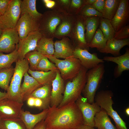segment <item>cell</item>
<instances>
[{
  "instance_id": "obj_50",
  "label": "cell",
  "mask_w": 129,
  "mask_h": 129,
  "mask_svg": "<svg viewBox=\"0 0 129 129\" xmlns=\"http://www.w3.org/2000/svg\"><path fill=\"white\" fill-rule=\"evenodd\" d=\"M96 1V0H84V5H92Z\"/></svg>"
},
{
  "instance_id": "obj_39",
  "label": "cell",
  "mask_w": 129,
  "mask_h": 129,
  "mask_svg": "<svg viewBox=\"0 0 129 129\" xmlns=\"http://www.w3.org/2000/svg\"><path fill=\"white\" fill-rule=\"evenodd\" d=\"M57 69L55 64L50 61L48 58L44 55L37 65L36 70L47 72Z\"/></svg>"
},
{
  "instance_id": "obj_41",
  "label": "cell",
  "mask_w": 129,
  "mask_h": 129,
  "mask_svg": "<svg viewBox=\"0 0 129 129\" xmlns=\"http://www.w3.org/2000/svg\"><path fill=\"white\" fill-rule=\"evenodd\" d=\"M84 5V0H70L68 13L78 15Z\"/></svg>"
},
{
  "instance_id": "obj_55",
  "label": "cell",
  "mask_w": 129,
  "mask_h": 129,
  "mask_svg": "<svg viewBox=\"0 0 129 129\" xmlns=\"http://www.w3.org/2000/svg\"></svg>"
},
{
  "instance_id": "obj_5",
  "label": "cell",
  "mask_w": 129,
  "mask_h": 129,
  "mask_svg": "<svg viewBox=\"0 0 129 129\" xmlns=\"http://www.w3.org/2000/svg\"><path fill=\"white\" fill-rule=\"evenodd\" d=\"M46 56L54 63L64 81L72 80L78 74L83 67L79 60L73 56L61 60L53 55Z\"/></svg>"
},
{
  "instance_id": "obj_18",
  "label": "cell",
  "mask_w": 129,
  "mask_h": 129,
  "mask_svg": "<svg viewBox=\"0 0 129 129\" xmlns=\"http://www.w3.org/2000/svg\"><path fill=\"white\" fill-rule=\"evenodd\" d=\"M76 15L63 13L61 21L57 27L54 37L61 39L68 37L74 25Z\"/></svg>"
},
{
  "instance_id": "obj_26",
  "label": "cell",
  "mask_w": 129,
  "mask_h": 129,
  "mask_svg": "<svg viewBox=\"0 0 129 129\" xmlns=\"http://www.w3.org/2000/svg\"><path fill=\"white\" fill-rule=\"evenodd\" d=\"M54 38L42 37L38 41L35 50L44 55H53L54 52Z\"/></svg>"
},
{
  "instance_id": "obj_52",
  "label": "cell",
  "mask_w": 129,
  "mask_h": 129,
  "mask_svg": "<svg viewBox=\"0 0 129 129\" xmlns=\"http://www.w3.org/2000/svg\"><path fill=\"white\" fill-rule=\"evenodd\" d=\"M3 30L0 27V38L3 32Z\"/></svg>"
},
{
  "instance_id": "obj_32",
  "label": "cell",
  "mask_w": 129,
  "mask_h": 129,
  "mask_svg": "<svg viewBox=\"0 0 129 129\" xmlns=\"http://www.w3.org/2000/svg\"><path fill=\"white\" fill-rule=\"evenodd\" d=\"M120 0H105L102 17L111 20L113 17L118 7Z\"/></svg>"
},
{
  "instance_id": "obj_14",
  "label": "cell",
  "mask_w": 129,
  "mask_h": 129,
  "mask_svg": "<svg viewBox=\"0 0 129 129\" xmlns=\"http://www.w3.org/2000/svg\"><path fill=\"white\" fill-rule=\"evenodd\" d=\"M129 20V0H120L118 7L110 20L115 32L127 25Z\"/></svg>"
},
{
  "instance_id": "obj_29",
  "label": "cell",
  "mask_w": 129,
  "mask_h": 129,
  "mask_svg": "<svg viewBox=\"0 0 129 129\" xmlns=\"http://www.w3.org/2000/svg\"><path fill=\"white\" fill-rule=\"evenodd\" d=\"M51 89L52 85L42 86L35 90L29 97L41 99L48 108L50 106Z\"/></svg>"
},
{
  "instance_id": "obj_46",
  "label": "cell",
  "mask_w": 129,
  "mask_h": 129,
  "mask_svg": "<svg viewBox=\"0 0 129 129\" xmlns=\"http://www.w3.org/2000/svg\"><path fill=\"white\" fill-rule=\"evenodd\" d=\"M33 129H48L44 119L42 120L34 126Z\"/></svg>"
},
{
  "instance_id": "obj_27",
  "label": "cell",
  "mask_w": 129,
  "mask_h": 129,
  "mask_svg": "<svg viewBox=\"0 0 129 129\" xmlns=\"http://www.w3.org/2000/svg\"><path fill=\"white\" fill-rule=\"evenodd\" d=\"M100 17L93 16L86 18V41L89 45L100 25Z\"/></svg>"
},
{
  "instance_id": "obj_35",
  "label": "cell",
  "mask_w": 129,
  "mask_h": 129,
  "mask_svg": "<svg viewBox=\"0 0 129 129\" xmlns=\"http://www.w3.org/2000/svg\"><path fill=\"white\" fill-rule=\"evenodd\" d=\"M107 41L100 29L98 28L89 43V48H96L99 51L105 47Z\"/></svg>"
},
{
  "instance_id": "obj_43",
  "label": "cell",
  "mask_w": 129,
  "mask_h": 129,
  "mask_svg": "<svg viewBox=\"0 0 129 129\" xmlns=\"http://www.w3.org/2000/svg\"><path fill=\"white\" fill-rule=\"evenodd\" d=\"M105 0H96L92 5L97 11L102 14L104 11Z\"/></svg>"
},
{
  "instance_id": "obj_34",
  "label": "cell",
  "mask_w": 129,
  "mask_h": 129,
  "mask_svg": "<svg viewBox=\"0 0 129 129\" xmlns=\"http://www.w3.org/2000/svg\"><path fill=\"white\" fill-rule=\"evenodd\" d=\"M99 28L108 40L114 38L115 31L110 20L102 17L100 18Z\"/></svg>"
},
{
  "instance_id": "obj_36",
  "label": "cell",
  "mask_w": 129,
  "mask_h": 129,
  "mask_svg": "<svg viewBox=\"0 0 129 129\" xmlns=\"http://www.w3.org/2000/svg\"><path fill=\"white\" fill-rule=\"evenodd\" d=\"M0 129H26L20 118L16 119H0Z\"/></svg>"
},
{
  "instance_id": "obj_8",
  "label": "cell",
  "mask_w": 129,
  "mask_h": 129,
  "mask_svg": "<svg viewBox=\"0 0 129 129\" xmlns=\"http://www.w3.org/2000/svg\"><path fill=\"white\" fill-rule=\"evenodd\" d=\"M21 0H11L5 13L0 16V27L3 30L15 28L21 16Z\"/></svg>"
},
{
  "instance_id": "obj_23",
  "label": "cell",
  "mask_w": 129,
  "mask_h": 129,
  "mask_svg": "<svg viewBox=\"0 0 129 129\" xmlns=\"http://www.w3.org/2000/svg\"><path fill=\"white\" fill-rule=\"evenodd\" d=\"M58 68L56 70L47 72L41 71H33L29 69L27 72L33 78L42 86L52 85L53 81L55 79L56 75Z\"/></svg>"
},
{
  "instance_id": "obj_6",
  "label": "cell",
  "mask_w": 129,
  "mask_h": 129,
  "mask_svg": "<svg viewBox=\"0 0 129 129\" xmlns=\"http://www.w3.org/2000/svg\"><path fill=\"white\" fill-rule=\"evenodd\" d=\"M63 13L52 10L44 12L39 22L38 31L43 37L54 38L56 29L60 22Z\"/></svg>"
},
{
  "instance_id": "obj_40",
  "label": "cell",
  "mask_w": 129,
  "mask_h": 129,
  "mask_svg": "<svg viewBox=\"0 0 129 129\" xmlns=\"http://www.w3.org/2000/svg\"><path fill=\"white\" fill-rule=\"evenodd\" d=\"M55 4L52 10L61 13H68L70 0H54Z\"/></svg>"
},
{
  "instance_id": "obj_28",
  "label": "cell",
  "mask_w": 129,
  "mask_h": 129,
  "mask_svg": "<svg viewBox=\"0 0 129 129\" xmlns=\"http://www.w3.org/2000/svg\"><path fill=\"white\" fill-rule=\"evenodd\" d=\"M16 62L12 77L16 84L21 86L22 78L29 69V63L25 58L22 59H18Z\"/></svg>"
},
{
  "instance_id": "obj_13",
  "label": "cell",
  "mask_w": 129,
  "mask_h": 129,
  "mask_svg": "<svg viewBox=\"0 0 129 129\" xmlns=\"http://www.w3.org/2000/svg\"><path fill=\"white\" fill-rule=\"evenodd\" d=\"M19 40L15 29L3 30L0 38V52L10 53L16 48Z\"/></svg>"
},
{
  "instance_id": "obj_56",
  "label": "cell",
  "mask_w": 129,
  "mask_h": 129,
  "mask_svg": "<svg viewBox=\"0 0 129 129\" xmlns=\"http://www.w3.org/2000/svg\"></svg>"
},
{
  "instance_id": "obj_10",
  "label": "cell",
  "mask_w": 129,
  "mask_h": 129,
  "mask_svg": "<svg viewBox=\"0 0 129 129\" xmlns=\"http://www.w3.org/2000/svg\"><path fill=\"white\" fill-rule=\"evenodd\" d=\"M39 22L27 13L21 15L15 28L19 40L25 38L31 32L38 30Z\"/></svg>"
},
{
  "instance_id": "obj_45",
  "label": "cell",
  "mask_w": 129,
  "mask_h": 129,
  "mask_svg": "<svg viewBox=\"0 0 129 129\" xmlns=\"http://www.w3.org/2000/svg\"><path fill=\"white\" fill-rule=\"evenodd\" d=\"M45 7L47 8L52 9L55 5V3L54 0H42Z\"/></svg>"
},
{
  "instance_id": "obj_20",
  "label": "cell",
  "mask_w": 129,
  "mask_h": 129,
  "mask_svg": "<svg viewBox=\"0 0 129 129\" xmlns=\"http://www.w3.org/2000/svg\"><path fill=\"white\" fill-rule=\"evenodd\" d=\"M48 109L43 110L41 113L34 114L27 111L22 109L19 118L24 124L26 129H33L38 123L44 119L47 114Z\"/></svg>"
},
{
  "instance_id": "obj_12",
  "label": "cell",
  "mask_w": 129,
  "mask_h": 129,
  "mask_svg": "<svg viewBox=\"0 0 129 129\" xmlns=\"http://www.w3.org/2000/svg\"><path fill=\"white\" fill-rule=\"evenodd\" d=\"M42 37L38 30L31 32L25 38L19 40L17 46L18 59H24L27 53L35 50L38 41Z\"/></svg>"
},
{
  "instance_id": "obj_25",
  "label": "cell",
  "mask_w": 129,
  "mask_h": 129,
  "mask_svg": "<svg viewBox=\"0 0 129 129\" xmlns=\"http://www.w3.org/2000/svg\"><path fill=\"white\" fill-rule=\"evenodd\" d=\"M36 1V0H22L20 4L21 15L26 12L33 19L40 21L43 14L39 13L37 10Z\"/></svg>"
},
{
  "instance_id": "obj_11",
  "label": "cell",
  "mask_w": 129,
  "mask_h": 129,
  "mask_svg": "<svg viewBox=\"0 0 129 129\" xmlns=\"http://www.w3.org/2000/svg\"><path fill=\"white\" fill-rule=\"evenodd\" d=\"M23 103H20L7 98L0 101V118L1 119L19 118Z\"/></svg>"
},
{
  "instance_id": "obj_31",
  "label": "cell",
  "mask_w": 129,
  "mask_h": 129,
  "mask_svg": "<svg viewBox=\"0 0 129 129\" xmlns=\"http://www.w3.org/2000/svg\"><path fill=\"white\" fill-rule=\"evenodd\" d=\"M13 66L0 69V88L7 91L14 73Z\"/></svg>"
},
{
  "instance_id": "obj_9",
  "label": "cell",
  "mask_w": 129,
  "mask_h": 129,
  "mask_svg": "<svg viewBox=\"0 0 129 129\" xmlns=\"http://www.w3.org/2000/svg\"><path fill=\"white\" fill-rule=\"evenodd\" d=\"M82 114L83 124L94 127V118L96 114L101 109L97 103H88L81 95L75 102Z\"/></svg>"
},
{
  "instance_id": "obj_1",
  "label": "cell",
  "mask_w": 129,
  "mask_h": 129,
  "mask_svg": "<svg viewBox=\"0 0 129 129\" xmlns=\"http://www.w3.org/2000/svg\"><path fill=\"white\" fill-rule=\"evenodd\" d=\"M44 121L48 129H76L83 124L82 114L75 102L60 108L50 106Z\"/></svg>"
},
{
  "instance_id": "obj_2",
  "label": "cell",
  "mask_w": 129,
  "mask_h": 129,
  "mask_svg": "<svg viewBox=\"0 0 129 129\" xmlns=\"http://www.w3.org/2000/svg\"><path fill=\"white\" fill-rule=\"evenodd\" d=\"M88 70L83 67L76 76L67 83L63 99L58 107L75 102L80 97L86 82V73Z\"/></svg>"
},
{
  "instance_id": "obj_24",
  "label": "cell",
  "mask_w": 129,
  "mask_h": 129,
  "mask_svg": "<svg viewBox=\"0 0 129 129\" xmlns=\"http://www.w3.org/2000/svg\"><path fill=\"white\" fill-rule=\"evenodd\" d=\"M106 112L101 108L94 118V127L98 129H117L112 123Z\"/></svg>"
},
{
  "instance_id": "obj_33",
  "label": "cell",
  "mask_w": 129,
  "mask_h": 129,
  "mask_svg": "<svg viewBox=\"0 0 129 129\" xmlns=\"http://www.w3.org/2000/svg\"><path fill=\"white\" fill-rule=\"evenodd\" d=\"M7 91V98L13 101L23 103L21 92V86L15 82L12 77Z\"/></svg>"
},
{
  "instance_id": "obj_17",
  "label": "cell",
  "mask_w": 129,
  "mask_h": 129,
  "mask_svg": "<svg viewBox=\"0 0 129 129\" xmlns=\"http://www.w3.org/2000/svg\"><path fill=\"white\" fill-rule=\"evenodd\" d=\"M54 52L53 56L57 59H64L73 57L75 49L68 37L63 38L54 42Z\"/></svg>"
},
{
  "instance_id": "obj_53",
  "label": "cell",
  "mask_w": 129,
  "mask_h": 129,
  "mask_svg": "<svg viewBox=\"0 0 129 129\" xmlns=\"http://www.w3.org/2000/svg\"><path fill=\"white\" fill-rule=\"evenodd\" d=\"M1 14H0V16L1 15Z\"/></svg>"
},
{
  "instance_id": "obj_30",
  "label": "cell",
  "mask_w": 129,
  "mask_h": 129,
  "mask_svg": "<svg viewBox=\"0 0 129 129\" xmlns=\"http://www.w3.org/2000/svg\"><path fill=\"white\" fill-rule=\"evenodd\" d=\"M18 59L17 48L13 52L7 54L0 52V69L9 68L12 64L16 62Z\"/></svg>"
},
{
  "instance_id": "obj_42",
  "label": "cell",
  "mask_w": 129,
  "mask_h": 129,
  "mask_svg": "<svg viewBox=\"0 0 129 129\" xmlns=\"http://www.w3.org/2000/svg\"><path fill=\"white\" fill-rule=\"evenodd\" d=\"M129 38V25L128 24L115 32L114 37V38L118 40H123Z\"/></svg>"
},
{
  "instance_id": "obj_22",
  "label": "cell",
  "mask_w": 129,
  "mask_h": 129,
  "mask_svg": "<svg viewBox=\"0 0 129 129\" xmlns=\"http://www.w3.org/2000/svg\"><path fill=\"white\" fill-rule=\"evenodd\" d=\"M129 45V38L118 40L113 38L108 40L105 47L99 51L102 53L110 54L115 57L117 56L120 55L121 49Z\"/></svg>"
},
{
  "instance_id": "obj_47",
  "label": "cell",
  "mask_w": 129,
  "mask_h": 129,
  "mask_svg": "<svg viewBox=\"0 0 129 129\" xmlns=\"http://www.w3.org/2000/svg\"><path fill=\"white\" fill-rule=\"evenodd\" d=\"M35 100L34 97H29L26 100L27 105L30 107H34Z\"/></svg>"
},
{
  "instance_id": "obj_3",
  "label": "cell",
  "mask_w": 129,
  "mask_h": 129,
  "mask_svg": "<svg viewBox=\"0 0 129 129\" xmlns=\"http://www.w3.org/2000/svg\"><path fill=\"white\" fill-rule=\"evenodd\" d=\"M105 72L103 63L88 70L86 73L87 81L82 93L87 102H94L96 92L99 88Z\"/></svg>"
},
{
  "instance_id": "obj_51",
  "label": "cell",
  "mask_w": 129,
  "mask_h": 129,
  "mask_svg": "<svg viewBox=\"0 0 129 129\" xmlns=\"http://www.w3.org/2000/svg\"><path fill=\"white\" fill-rule=\"evenodd\" d=\"M125 113L128 116H129V107L127 108L125 110Z\"/></svg>"
},
{
  "instance_id": "obj_16",
  "label": "cell",
  "mask_w": 129,
  "mask_h": 129,
  "mask_svg": "<svg viewBox=\"0 0 129 129\" xmlns=\"http://www.w3.org/2000/svg\"><path fill=\"white\" fill-rule=\"evenodd\" d=\"M64 81L58 69L56 75L52 84L50 106L57 107L62 102L64 91Z\"/></svg>"
},
{
  "instance_id": "obj_54",
  "label": "cell",
  "mask_w": 129,
  "mask_h": 129,
  "mask_svg": "<svg viewBox=\"0 0 129 129\" xmlns=\"http://www.w3.org/2000/svg\"></svg>"
},
{
  "instance_id": "obj_48",
  "label": "cell",
  "mask_w": 129,
  "mask_h": 129,
  "mask_svg": "<svg viewBox=\"0 0 129 129\" xmlns=\"http://www.w3.org/2000/svg\"><path fill=\"white\" fill-rule=\"evenodd\" d=\"M76 129H94V127L83 124L80 126Z\"/></svg>"
},
{
  "instance_id": "obj_38",
  "label": "cell",
  "mask_w": 129,
  "mask_h": 129,
  "mask_svg": "<svg viewBox=\"0 0 129 129\" xmlns=\"http://www.w3.org/2000/svg\"><path fill=\"white\" fill-rule=\"evenodd\" d=\"M78 15L85 18L93 16L102 17L101 13L97 10L92 5H84Z\"/></svg>"
},
{
  "instance_id": "obj_19",
  "label": "cell",
  "mask_w": 129,
  "mask_h": 129,
  "mask_svg": "<svg viewBox=\"0 0 129 129\" xmlns=\"http://www.w3.org/2000/svg\"><path fill=\"white\" fill-rule=\"evenodd\" d=\"M103 60L115 63L117 65L115 68L114 73L115 78L120 76L122 72L125 70H129V49H126L125 53L122 55L117 56H105Z\"/></svg>"
},
{
  "instance_id": "obj_21",
  "label": "cell",
  "mask_w": 129,
  "mask_h": 129,
  "mask_svg": "<svg viewBox=\"0 0 129 129\" xmlns=\"http://www.w3.org/2000/svg\"><path fill=\"white\" fill-rule=\"evenodd\" d=\"M24 80L21 85V92L23 102L26 101L32 93L36 89L42 86L27 72L23 75Z\"/></svg>"
},
{
  "instance_id": "obj_44",
  "label": "cell",
  "mask_w": 129,
  "mask_h": 129,
  "mask_svg": "<svg viewBox=\"0 0 129 129\" xmlns=\"http://www.w3.org/2000/svg\"><path fill=\"white\" fill-rule=\"evenodd\" d=\"M11 0H0V13L3 15L6 11Z\"/></svg>"
},
{
  "instance_id": "obj_15",
  "label": "cell",
  "mask_w": 129,
  "mask_h": 129,
  "mask_svg": "<svg viewBox=\"0 0 129 129\" xmlns=\"http://www.w3.org/2000/svg\"><path fill=\"white\" fill-rule=\"evenodd\" d=\"M73 56L79 59L83 67L88 70L104 62L102 59L98 58L96 53L91 54L86 49L75 48Z\"/></svg>"
},
{
  "instance_id": "obj_49",
  "label": "cell",
  "mask_w": 129,
  "mask_h": 129,
  "mask_svg": "<svg viewBox=\"0 0 129 129\" xmlns=\"http://www.w3.org/2000/svg\"><path fill=\"white\" fill-rule=\"evenodd\" d=\"M6 98H7V92L5 91L2 92L0 90V101Z\"/></svg>"
},
{
  "instance_id": "obj_7",
  "label": "cell",
  "mask_w": 129,
  "mask_h": 129,
  "mask_svg": "<svg viewBox=\"0 0 129 129\" xmlns=\"http://www.w3.org/2000/svg\"><path fill=\"white\" fill-rule=\"evenodd\" d=\"M86 18L76 15L73 27L68 37L71 40L75 48L89 50V45L85 38Z\"/></svg>"
},
{
  "instance_id": "obj_4",
  "label": "cell",
  "mask_w": 129,
  "mask_h": 129,
  "mask_svg": "<svg viewBox=\"0 0 129 129\" xmlns=\"http://www.w3.org/2000/svg\"><path fill=\"white\" fill-rule=\"evenodd\" d=\"M113 93L111 90H101L96 94L94 101L113 119L117 129H128L126 123L113 108Z\"/></svg>"
},
{
  "instance_id": "obj_37",
  "label": "cell",
  "mask_w": 129,
  "mask_h": 129,
  "mask_svg": "<svg viewBox=\"0 0 129 129\" xmlns=\"http://www.w3.org/2000/svg\"><path fill=\"white\" fill-rule=\"evenodd\" d=\"M44 55L36 50L27 53L24 58L27 60L30 64L29 69L32 70L36 71L39 63Z\"/></svg>"
}]
</instances>
